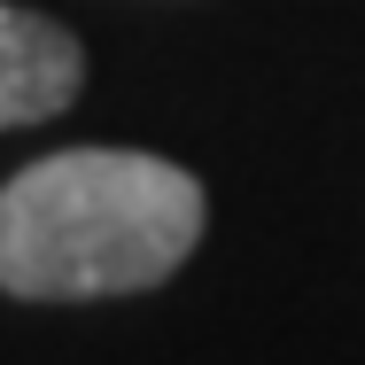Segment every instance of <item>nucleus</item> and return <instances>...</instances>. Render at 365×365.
Returning <instances> with one entry per match:
<instances>
[{
    "label": "nucleus",
    "mask_w": 365,
    "mask_h": 365,
    "mask_svg": "<svg viewBox=\"0 0 365 365\" xmlns=\"http://www.w3.org/2000/svg\"><path fill=\"white\" fill-rule=\"evenodd\" d=\"M210 218L195 171L148 148H55L0 187V295L101 303L163 288Z\"/></svg>",
    "instance_id": "1"
},
{
    "label": "nucleus",
    "mask_w": 365,
    "mask_h": 365,
    "mask_svg": "<svg viewBox=\"0 0 365 365\" xmlns=\"http://www.w3.org/2000/svg\"><path fill=\"white\" fill-rule=\"evenodd\" d=\"M86 86V47L71 24L0 0V133L63 117Z\"/></svg>",
    "instance_id": "2"
}]
</instances>
